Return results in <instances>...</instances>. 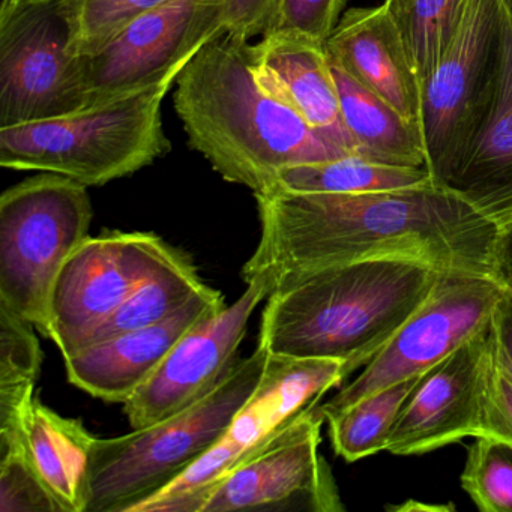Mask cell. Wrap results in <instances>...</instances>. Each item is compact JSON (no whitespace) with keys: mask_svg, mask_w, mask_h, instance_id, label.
Wrapping results in <instances>:
<instances>
[{"mask_svg":"<svg viewBox=\"0 0 512 512\" xmlns=\"http://www.w3.org/2000/svg\"><path fill=\"white\" fill-rule=\"evenodd\" d=\"M331 68L344 124L355 142V155L388 166L427 169L421 125L404 118L332 61Z\"/></svg>","mask_w":512,"mask_h":512,"instance_id":"21","label":"cell"},{"mask_svg":"<svg viewBox=\"0 0 512 512\" xmlns=\"http://www.w3.org/2000/svg\"><path fill=\"white\" fill-rule=\"evenodd\" d=\"M260 239L245 283L362 260H410L440 272L493 271L499 224L454 191L425 184L374 193L254 194Z\"/></svg>","mask_w":512,"mask_h":512,"instance_id":"1","label":"cell"},{"mask_svg":"<svg viewBox=\"0 0 512 512\" xmlns=\"http://www.w3.org/2000/svg\"><path fill=\"white\" fill-rule=\"evenodd\" d=\"M503 0H469L445 53L421 85V130L434 184L451 178L484 122L499 80Z\"/></svg>","mask_w":512,"mask_h":512,"instance_id":"7","label":"cell"},{"mask_svg":"<svg viewBox=\"0 0 512 512\" xmlns=\"http://www.w3.org/2000/svg\"><path fill=\"white\" fill-rule=\"evenodd\" d=\"M431 182L433 179L425 167L388 166L365 160L358 155H346L322 163L289 167L278 175L272 190L359 194L419 187Z\"/></svg>","mask_w":512,"mask_h":512,"instance_id":"24","label":"cell"},{"mask_svg":"<svg viewBox=\"0 0 512 512\" xmlns=\"http://www.w3.org/2000/svg\"><path fill=\"white\" fill-rule=\"evenodd\" d=\"M206 287L208 284L200 278L194 263L178 251L169 262L146 278L112 317L89 335L83 349L125 332L164 322Z\"/></svg>","mask_w":512,"mask_h":512,"instance_id":"23","label":"cell"},{"mask_svg":"<svg viewBox=\"0 0 512 512\" xmlns=\"http://www.w3.org/2000/svg\"><path fill=\"white\" fill-rule=\"evenodd\" d=\"M88 187L40 172L0 197V305L52 338L50 298L68 257L89 238Z\"/></svg>","mask_w":512,"mask_h":512,"instance_id":"6","label":"cell"},{"mask_svg":"<svg viewBox=\"0 0 512 512\" xmlns=\"http://www.w3.org/2000/svg\"><path fill=\"white\" fill-rule=\"evenodd\" d=\"M173 83L74 115L0 128V166L56 173L88 188L134 175L172 148L161 106Z\"/></svg>","mask_w":512,"mask_h":512,"instance_id":"5","label":"cell"},{"mask_svg":"<svg viewBox=\"0 0 512 512\" xmlns=\"http://www.w3.org/2000/svg\"><path fill=\"white\" fill-rule=\"evenodd\" d=\"M224 307V296L208 286L164 322L92 344L64 359L68 380L92 397L124 404L190 329Z\"/></svg>","mask_w":512,"mask_h":512,"instance_id":"16","label":"cell"},{"mask_svg":"<svg viewBox=\"0 0 512 512\" xmlns=\"http://www.w3.org/2000/svg\"><path fill=\"white\" fill-rule=\"evenodd\" d=\"M263 347L236 362L205 397L182 412L124 436L95 439L86 512H133L205 457L262 383Z\"/></svg>","mask_w":512,"mask_h":512,"instance_id":"4","label":"cell"},{"mask_svg":"<svg viewBox=\"0 0 512 512\" xmlns=\"http://www.w3.org/2000/svg\"><path fill=\"white\" fill-rule=\"evenodd\" d=\"M496 361L512 374V293L503 289L491 319Z\"/></svg>","mask_w":512,"mask_h":512,"instance_id":"33","label":"cell"},{"mask_svg":"<svg viewBox=\"0 0 512 512\" xmlns=\"http://www.w3.org/2000/svg\"><path fill=\"white\" fill-rule=\"evenodd\" d=\"M502 293L488 275L440 272L421 307L352 382L317 404V413L326 421L367 395L421 376L490 323Z\"/></svg>","mask_w":512,"mask_h":512,"instance_id":"10","label":"cell"},{"mask_svg":"<svg viewBox=\"0 0 512 512\" xmlns=\"http://www.w3.org/2000/svg\"><path fill=\"white\" fill-rule=\"evenodd\" d=\"M323 422L316 407L302 413L230 470L209 494L202 512L344 511L331 467L319 451Z\"/></svg>","mask_w":512,"mask_h":512,"instance_id":"14","label":"cell"},{"mask_svg":"<svg viewBox=\"0 0 512 512\" xmlns=\"http://www.w3.org/2000/svg\"><path fill=\"white\" fill-rule=\"evenodd\" d=\"M95 439L80 419L59 415L35 398L25 422L26 454L65 512L88 509Z\"/></svg>","mask_w":512,"mask_h":512,"instance_id":"20","label":"cell"},{"mask_svg":"<svg viewBox=\"0 0 512 512\" xmlns=\"http://www.w3.org/2000/svg\"><path fill=\"white\" fill-rule=\"evenodd\" d=\"M254 77L263 91L298 113L311 128L355 155L325 44L271 31L253 46Z\"/></svg>","mask_w":512,"mask_h":512,"instance_id":"17","label":"cell"},{"mask_svg":"<svg viewBox=\"0 0 512 512\" xmlns=\"http://www.w3.org/2000/svg\"><path fill=\"white\" fill-rule=\"evenodd\" d=\"M440 271L410 260L326 266L287 278L269 295L259 346L289 359H337L352 376L430 295Z\"/></svg>","mask_w":512,"mask_h":512,"instance_id":"3","label":"cell"},{"mask_svg":"<svg viewBox=\"0 0 512 512\" xmlns=\"http://www.w3.org/2000/svg\"><path fill=\"white\" fill-rule=\"evenodd\" d=\"M491 278L512 293V218L500 226L494 248Z\"/></svg>","mask_w":512,"mask_h":512,"instance_id":"34","label":"cell"},{"mask_svg":"<svg viewBox=\"0 0 512 512\" xmlns=\"http://www.w3.org/2000/svg\"><path fill=\"white\" fill-rule=\"evenodd\" d=\"M469 0H386L410 64L424 82L445 53Z\"/></svg>","mask_w":512,"mask_h":512,"instance_id":"26","label":"cell"},{"mask_svg":"<svg viewBox=\"0 0 512 512\" xmlns=\"http://www.w3.org/2000/svg\"><path fill=\"white\" fill-rule=\"evenodd\" d=\"M223 34L224 0H166L103 52L86 58V109L178 79L185 65Z\"/></svg>","mask_w":512,"mask_h":512,"instance_id":"12","label":"cell"},{"mask_svg":"<svg viewBox=\"0 0 512 512\" xmlns=\"http://www.w3.org/2000/svg\"><path fill=\"white\" fill-rule=\"evenodd\" d=\"M421 376L409 377L367 395L326 419L337 455L346 461H358L386 451L400 410Z\"/></svg>","mask_w":512,"mask_h":512,"instance_id":"25","label":"cell"},{"mask_svg":"<svg viewBox=\"0 0 512 512\" xmlns=\"http://www.w3.org/2000/svg\"><path fill=\"white\" fill-rule=\"evenodd\" d=\"M173 104L190 148L224 181L253 194L272 190L289 167L350 155L263 91L254 77L253 46L229 34L185 65Z\"/></svg>","mask_w":512,"mask_h":512,"instance_id":"2","label":"cell"},{"mask_svg":"<svg viewBox=\"0 0 512 512\" xmlns=\"http://www.w3.org/2000/svg\"><path fill=\"white\" fill-rule=\"evenodd\" d=\"M349 0H280L272 31L290 32L325 44L346 13Z\"/></svg>","mask_w":512,"mask_h":512,"instance_id":"30","label":"cell"},{"mask_svg":"<svg viewBox=\"0 0 512 512\" xmlns=\"http://www.w3.org/2000/svg\"><path fill=\"white\" fill-rule=\"evenodd\" d=\"M475 439L461 473V487L479 511L512 512V440Z\"/></svg>","mask_w":512,"mask_h":512,"instance_id":"28","label":"cell"},{"mask_svg":"<svg viewBox=\"0 0 512 512\" xmlns=\"http://www.w3.org/2000/svg\"><path fill=\"white\" fill-rule=\"evenodd\" d=\"M329 59L421 125V82L385 4L350 8L326 41Z\"/></svg>","mask_w":512,"mask_h":512,"instance_id":"18","label":"cell"},{"mask_svg":"<svg viewBox=\"0 0 512 512\" xmlns=\"http://www.w3.org/2000/svg\"><path fill=\"white\" fill-rule=\"evenodd\" d=\"M0 512H65L26 449L0 457Z\"/></svg>","mask_w":512,"mask_h":512,"instance_id":"29","label":"cell"},{"mask_svg":"<svg viewBox=\"0 0 512 512\" xmlns=\"http://www.w3.org/2000/svg\"><path fill=\"white\" fill-rule=\"evenodd\" d=\"M346 380L337 359H289L272 356L256 394L238 413L223 439L184 475L133 512H202L218 482L245 458L286 430L320 398Z\"/></svg>","mask_w":512,"mask_h":512,"instance_id":"9","label":"cell"},{"mask_svg":"<svg viewBox=\"0 0 512 512\" xmlns=\"http://www.w3.org/2000/svg\"><path fill=\"white\" fill-rule=\"evenodd\" d=\"M271 293L266 281H250L232 305L190 329L154 376L125 401L124 412L133 430L170 418L209 394L236 364L248 322Z\"/></svg>","mask_w":512,"mask_h":512,"instance_id":"15","label":"cell"},{"mask_svg":"<svg viewBox=\"0 0 512 512\" xmlns=\"http://www.w3.org/2000/svg\"><path fill=\"white\" fill-rule=\"evenodd\" d=\"M487 436L512 440V374L497 361L491 380Z\"/></svg>","mask_w":512,"mask_h":512,"instance_id":"32","label":"cell"},{"mask_svg":"<svg viewBox=\"0 0 512 512\" xmlns=\"http://www.w3.org/2000/svg\"><path fill=\"white\" fill-rule=\"evenodd\" d=\"M443 188L463 197L499 227L512 218V17L506 8L493 103Z\"/></svg>","mask_w":512,"mask_h":512,"instance_id":"19","label":"cell"},{"mask_svg":"<svg viewBox=\"0 0 512 512\" xmlns=\"http://www.w3.org/2000/svg\"><path fill=\"white\" fill-rule=\"evenodd\" d=\"M35 326L0 305V455L25 446V422L37 398L43 350Z\"/></svg>","mask_w":512,"mask_h":512,"instance_id":"22","label":"cell"},{"mask_svg":"<svg viewBox=\"0 0 512 512\" xmlns=\"http://www.w3.org/2000/svg\"><path fill=\"white\" fill-rule=\"evenodd\" d=\"M494 364L490 320L419 377L395 421L386 451L421 455L464 437L487 436Z\"/></svg>","mask_w":512,"mask_h":512,"instance_id":"13","label":"cell"},{"mask_svg":"<svg viewBox=\"0 0 512 512\" xmlns=\"http://www.w3.org/2000/svg\"><path fill=\"white\" fill-rule=\"evenodd\" d=\"M86 56L71 49L68 0H2L0 128L82 112Z\"/></svg>","mask_w":512,"mask_h":512,"instance_id":"8","label":"cell"},{"mask_svg":"<svg viewBox=\"0 0 512 512\" xmlns=\"http://www.w3.org/2000/svg\"><path fill=\"white\" fill-rule=\"evenodd\" d=\"M280 0H224L226 34L251 41L271 32L277 23Z\"/></svg>","mask_w":512,"mask_h":512,"instance_id":"31","label":"cell"},{"mask_svg":"<svg viewBox=\"0 0 512 512\" xmlns=\"http://www.w3.org/2000/svg\"><path fill=\"white\" fill-rule=\"evenodd\" d=\"M166 0H68L74 55H98L137 19Z\"/></svg>","mask_w":512,"mask_h":512,"instance_id":"27","label":"cell"},{"mask_svg":"<svg viewBox=\"0 0 512 512\" xmlns=\"http://www.w3.org/2000/svg\"><path fill=\"white\" fill-rule=\"evenodd\" d=\"M178 251L152 233L89 236L62 266L50 298V340L64 359L80 352L89 335Z\"/></svg>","mask_w":512,"mask_h":512,"instance_id":"11","label":"cell"},{"mask_svg":"<svg viewBox=\"0 0 512 512\" xmlns=\"http://www.w3.org/2000/svg\"><path fill=\"white\" fill-rule=\"evenodd\" d=\"M503 5H505L506 11H508L509 16L512 17V0H503Z\"/></svg>","mask_w":512,"mask_h":512,"instance_id":"35","label":"cell"}]
</instances>
